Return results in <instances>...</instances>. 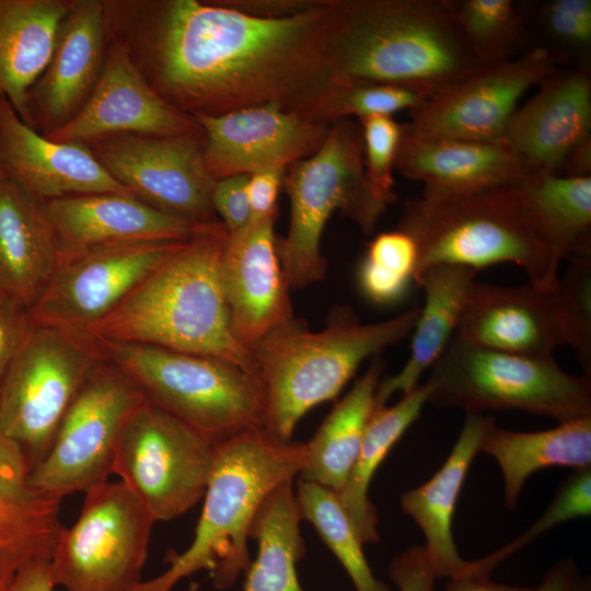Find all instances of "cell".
<instances>
[{
    "label": "cell",
    "mask_w": 591,
    "mask_h": 591,
    "mask_svg": "<svg viewBox=\"0 0 591 591\" xmlns=\"http://www.w3.org/2000/svg\"><path fill=\"white\" fill-rule=\"evenodd\" d=\"M107 33L169 104L217 116L277 104L309 119L333 84L326 60L332 0L287 18L222 1H104Z\"/></svg>",
    "instance_id": "obj_1"
},
{
    "label": "cell",
    "mask_w": 591,
    "mask_h": 591,
    "mask_svg": "<svg viewBox=\"0 0 591 591\" xmlns=\"http://www.w3.org/2000/svg\"><path fill=\"white\" fill-rule=\"evenodd\" d=\"M326 60L333 85L386 84L425 99L478 67L448 0H332Z\"/></svg>",
    "instance_id": "obj_2"
},
{
    "label": "cell",
    "mask_w": 591,
    "mask_h": 591,
    "mask_svg": "<svg viewBox=\"0 0 591 591\" xmlns=\"http://www.w3.org/2000/svg\"><path fill=\"white\" fill-rule=\"evenodd\" d=\"M228 231L221 222L197 231L107 316L85 333L100 343L148 345L257 367L233 335L221 280Z\"/></svg>",
    "instance_id": "obj_3"
},
{
    "label": "cell",
    "mask_w": 591,
    "mask_h": 591,
    "mask_svg": "<svg viewBox=\"0 0 591 591\" xmlns=\"http://www.w3.org/2000/svg\"><path fill=\"white\" fill-rule=\"evenodd\" d=\"M305 443L279 441L264 428L218 443L194 538L169 568L134 591H172L182 579L207 571L217 589L230 588L251 565L247 542L255 517L280 485L305 465Z\"/></svg>",
    "instance_id": "obj_4"
},
{
    "label": "cell",
    "mask_w": 591,
    "mask_h": 591,
    "mask_svg": "<svg viewBox=\"0 0 591 591\" xmlns=\"http://www.w3.org/2000/svg\"><path fill=\"white\" fill-rule=\"evenodd\" d=\"M419 308L373 323H360L351 311L337 308L322 331L312 332L294 318L255 344L251 352L265 390L268 434L291 441L300 419L335 398L367 358L412 333Z\"/></svg>",
    "instance_id": "obj_5"
},
{
    "label": "cell",
    "mask_w": 591,
    "mask_h": 591,
    "mask_svg": "<svg viewBox=\"0 0 591 591\" xmlns=\"http://www.w3.org/2000/svg\"><path fill=\"white\" fill-rule=\"evenodd\" d=\"M398 230L417 246L414 283L437 265L479 271L511 263L534 286L557 287L561 262L531 225L511 185L466 194L424 189L405 202Z\"/></svg>",
    "instance_id": "obj_6"
},
{
    "label": "cell",
    "mask_w": 591,
    "mask_h": 591,
    "mask_svg": "<svg viewBox=\"0 0 591 591\" xmlns=\"http://www.w3.org/2000/svg\"><path fill=\"white\" fill-rule=\"evenodd\" d=\"M283 188L290 223L287 235L277 240V251L288 285L296 289L325 277L321 241L334 212L370 234L389 207L366 177L361 128L352 119L332 123L312 155L288 165Z\"/></svg>",
    "instance_id": "obj_7"
},
{
    "label": "cell",
    "mask_w": 591,
    "mask_h": 591,
    "mask_svg": "<svg viewBox=\"0 0 591 591\" xmlns=\"http://www.w3.org/2000/svg\"><path fill=\"white\" fill-rule=\"evenodd\" d=\"M426 383L428 404L465 414L513 409L558 422L591 417V378L566 372L553 357L490 349L456 334Z\"/></svg>",
    "instance_id": "obj_8"
},
{
    "label": "cell",
    "mask_w": 591,
    "mask_h": 591,
    "mask_svg": "<svg viewBox=\"0 0 591 591\" xmlns=\"http://www.w3.org/2000/svg\"><path fill=\"white\" fill-rule=\"evenodd\" d=\"M146 397L220 442L264 428L266 395L259 379L219 358L148 345L97 341Z\"/></svg>",
    "instance_id": "obj_9"
},
{
    "label": "cell",
    "mask_w": 591,
    "mask_h": 591,
    "mask_svg": "<svg viewBox=\"0 0 591 591\" xmlns=\"http://www.w3.org/2000/svg\"><path fill=\"white\" fill-rule=\"evenodd\" d=\"M103 359L100 344L85 332L32 324L0 385V431L31 470L46 455L67 409Z\"/></svg>",
    "instance_id": "obj_10"
},
{
    "label": "cell",
    "mask_w": 591,
    "mask_h": 591,
    "mask_svg": "<svg viewBox=\"0 0 591 591\" xmlns=\"http://www.w3.org/2000/svg\"><path fill=\"white\" fill-rule=\"evenodd\" d=\"M78 520L63 529L49 560L66 591H134L143 580L154 519L119 482L86 490Z\"/></svg>",
    "instance_id": "obj_11"
},
{
    "label": "cell",
    "mask_w": 591,
    "mask_h": 591,
    "mask_svg": "<svg viewBox=\"0 0 591 591\" xmlns=\"http://www.w3.org/2000/svg\"><path fill=\"white\" fill-rule=\"evenodd\" d=\"M218 443L147 398L121 429L113 474L155 522L173 520L204 498Z\"/></svg>",
    "instance_id": "obj_12"
},
{
    "label": "cell",
    "mask_w": 591,
    "mask_h": 591,
    "mask_svg": "<svg viewBox=\"0 0 591 591\" xmlns=\"http://www.w3.org/2000/svg\"><path fill=\"white\" fill-rule=\"evenodd\" d=\"M146 399L140 386L104 357L67 409L46 455L31 470V484L61 500L107 482L121 429Z\"/></svg>",
    "instance_id": "obj_13"
},
{
    "label": "cell",
    "mask_w": 591,
    "mask_h": 591,
    "mask_svg": "<svg viewBox=\"0 0 591 591\" xmlns=\"http://www.w3.org/2000/svg\"><path fill=\"white\" fill-rule=\"evenodd\" d=\"M84 143L116 181L152 208L194 227L221 222L211 204L216 179L205 163L202 132L123 135Z\"/></svg>",
    "instance_id": "obj_14"
},
{
    "label": "cell",
    "mask_w": 591,
    "mask_h": 591,
    "mask_svg": "<svg viewBox=\"0 0 591 591\" xmlns=\"http://www.w3.org/2000/svg\"><path fill=\"white\" fill-rule=\"evenodd\" d=\"M185 242L111 244L60 259L46 290L28 309L32 324L85 332L115 310Z\"/></svg>",
    "instance_id": "obj_15"
},
{
    "label": "cell",
    "mask_w": 591,
    "mask_h": 591,
    "mask_svg": "<svg viewBox=\"0 0 591 591\" xmlns=\"http://www.w3.org/2000/svg\"><path fill=\"white\" fill-rule=\"evenodd\" d=\"M544 46L478 66L409 111L415 132L473 141H500L521 99L560 66Z\"/></svg>",
    "instance_id": "obj_16"
},
{
    "label": "cell",
    "mask_w": 591,
    "mask_h": 591,
    "mask_svg": "<svg viewBox=\"0 0 591 591\" xmlns=\"http://www.w3.org/2000/svg\"><path fill=\"white\" fill-rule=\"evenodd\" d=\"M192 117L201 129L205 163L216 181L287 169L312 155L329 129L328 124L310 120L277 104Z\"/></svg>",
    "instance_id": "obj_17"
},
{
    "label": "cell",
    "mask_w": 591,
    "mask_h": 591,
    "mask_svg": "<svg viewBox=\"0 0 591 591\" xmlns=\"http://www.w3.org/2000/svg\"><path fill=\"white\" fill-rule=\"evenodd\" d=\"M198 132L201 129L195 119L162 99L125 48L108 37L101 74L89 99L72 119L46 137L59 142H89L123 135Z\"/></svg>",
    "instance_id": "obj_18"
},
{
    "label": "cell",
    "mask_w": 591,
    "mask_h": 591,
    "mask_svg": "<svg viewBox=\"0 0 591 591\" xmlns=\"http://www.w3.org/2000/svg\"><path fill=\"white\" fill-rule=\"evenodd\" d=\"M455 334L486 348L537 358H551L559 346L569 345L556 288L531 282L502 286L475 280Z\"/></svg>",
    "instance_id": "obj_19"
},
{
    "label": "cell",
    "mask_w": 591,
    "mask_h": 591,
    "mask_svg": "<svg viewBox=\"0 0 591 591\" xmlns=\"http://www.w3.org/2000/svg\"><path fill=\"white\" fill-rule=\"evenodd\" d=\"M107 44L104 1L72 0L51 58L27 93L22 120L47 136L72 119L99 80Z\"/></svg>",
    "instance_id": "obj_20"
},
{
    "label": "cell",
    "mask_w": 591,
    "mask_h": 591,
    "mask_svg": "<svg viewBox=\"0 0 591 591\" xmlns=\"http://www.w3.org/2000/svg\"><path fill=\"white\" fill-rule=\"evenodd\" d=\"M276 219L253 220L243 230L228 233L222 252L221 280L231 329L250 350L296 318L277 251Z\"/></svg>",
    "instance_id": "obj_21"
},
{
    "label": "cell",
    "mask_w": 591,
    "mask_h": 591,
    "mask_svg": "<svg viewBox=\"0 0 591 591\" xmlns=\"http://www.w3.org/2000/svg\"><path fill=\"white\" fill-rule=\"evenodd\" d=\"M0 161L8 177L44 202L77 195L131 194L84 142L47 138L26 125L4 97H0Z\"/></svg>",
    "instance_id": "obj_22"
},
{
    "label": "cell",
    "mask_w": 591,
    "mask_h": 591,
    "mask_svg": "<svg viewBox=\"0 0 591 591\" xmlns=\"http://www.w3.org/2000/svg\"><path fill=\"white\" fill-rule=\"evenodd\" d=\"M591 138V72L557 68L512 115L502 140L532 171L556 173L568 152Z\"/></svg>",
    "instance_id": "obj_23"
},
{
    "label": "cell",
    "mask_w": 591,
    "mask_h": 591,
    "mask_svg": "<svg viewBox=\"0 0 591 591\" xmlns=\"http://www.w3.org/2000/svg\"><path fill=\"white\" fill-rule=\"evenodd\" d=\"M54 228L59 260L111 244L187 241L206 227L170 217L131 194H88L44 202Z\"/></svg>",
    "instance_id": "obj_24"
},
{
    "label": "cell",
    "mask_w": 591,
    "mask_h": 591,
    "mask_svg": "<svg viewBox=\"0 0 591 591\" xmlns=\"http://www.w3.org/2000/svg\"><path fill=\"white\" fill-rule=\"evenodd\" d=\"M395 169L424 189L466 194L512 185L531 172L503 141L422 135L403 125Z\"/></svg>",
    "instance_id": "obj_25"
},
{
    "label": "cell",
    "mask_w": 591,
    "mask_h": 591,
    "mask_svg": "<svg viewBox=\"0 0 591 591\" xmlns=\"http://www.w3.org/2000/svg\"><path fill=\"white\" fill-rule=\"evenodd\" d=\"M21 450L0 431V584L30 564L49 561L61 532L60 500L37 490Z\"/></svg>",
    "instance_id": "obj_26"
},
{
    "label": "cell",
    "mask_w": 591,
    "mask_h": 591,
    "mask_svg": "<svg viewBox=\"0 0 591 591\" xmlns=\"http://www.w3.org/2000/svg\"><path fill=\"white\" fill-rule=\"evenodd\" d=\"M44 201L5 174L0 177V292L32 308L59 264Z\"/></svg>",
    "instance_id": "obj_27"
},
{
    "label": "cell",
    "mask_w": 591,
    "mask_h": 591,
    "mask_svg": "<svg viewBox=\"0 0 591 591\" xmlns=\"http://www.w3.org/2000/svg\"><path fill=\"white\" fill-rule=\"evenodd\" d=\"M493 417L466 414L461 432L442 466L426 483L405 491L401 509L421 530L425 551L437 578L451 579L467 571L452 523L468 470L479 452L482 434Z\"/></svg>",
    "instance_id": "obj_28"
},
{
    "label": "cell",
    "mask_w": 591,
    "mask_h": 591,
    "mask_svg": "<svg viewBox=\"0 0 591 591\" xmlns=\"http://www.w3.org/2000/svg\"><path fill=\"white\" fill-rule=\"evenodd\" d=\"M477 270L451 265H437L424 270L415 285L425 292V302L412 331L410 354L404 367L394 375L381 379L376 407L396 393L415 389L420 376L439 359L454 336Z\"/></svg>",
    "instance_id": "obj_29"
},
{
    "label": "cell",
    "mask_w": 591,
    "mask_h": 591,
    "mask_svg": "<svg viewBox=\"0 0 591 591\" xmlns=\"http://www.w3.org/2000/svg\"><path fill=\"white\" fill-rule=\"evenodd\" d=\"M479 452L497 462L503 477L505 507L515 510L533 473L551 466L591 467V417L540 431L505 429L491 418L482 434Z\"/></svg>",
    "instance_id": "obj_30"
},
{
    "label": "cell",
    "mask_w": 591,
    "mask_h": 591,
    "mask_svg": "<svg viewBox=\"0 0 591 591\" xmlns=\"http://www.w3.org/2000/svg\"><path fill=\"white\" fill-rule=\"evenodd\" d=\"M72 0H0V97L23 119L30 89L45 71Z\"/></svg>",
    "instance_id": "obj_31"
},
{
    "label": "cell",
    "mask_w": 591,
    "mask_h": 591,
    "mask_svg": "<svg viewBox=\"0 0 591 591\" xmlns=\"http://www.w3.org/2000/svg\"><path fill=\"white\" fill-rule=\"evenodd\" d=\"M525 217L560 262L591 254V176L532 171L511 185Z\"/></svg>",
    "instance_id": "obj_32"
},
{
    "label": "cell",
    "mask_w": 591,
    "mask_h": 591,
    "mask_svg": "<svg viewBox=\"0 0 591 591\" xmlns=\"http://www.w3.org/2000/svg\"><path fill=\"white\" fill-rule=\"evenodd\" d=\"M383 364L374 357L305 443V465L299 479L312 482L338 494L354 466L369 418L376 407L375 393Z\"/></svg>",
    "instance_id": "obj_33"
},
{
    "label": "cell",
    "mask_w": 591,
    "mask_h": 591,
    "mask_svg": "<svg viewBox=\"0 0 591 591\" xmlns=\"http://www.w3.org/2000/svg\"><path fill=\"white\" fill-rule=\"evenodd\" d=\"M428 395V384H418L393 406L375 407L369 418L357 459L337 494L363 544L379 541L378 513L369 498L373 476L392 448L420 417Z\"/></svg>",
    "instance_id": "obj_34"
},
{
    "label": "cell",
    "mask_w": 591,
    "mask_h": 591,
    "mask_svg": "<svg viewBox=\"0 0 591 591\" xmlns=\"http://www.w3.org/2000/svg\"><path fill=\"white\" fill-rule=\"evenodd\" d=\"M301 515L293 480L276 488L258 510L251 531L257 554L248 569L242 591H304L297 565L305 553L300 531ZM193 584L188 591H196Z\"/></svg>",
    "instance_id": "obj_35"
},
{
    "label": "cell",
    "mask_w": 591,
    "mask_h": 591,
    "mask_svg": "<svg viewBox=\"0 0 591 591\" xmlns=\"http://www.w3.org/2000/svg\"><path fill=\"white\" fill-rule=\"evenodd\" d=\"M301 520L312 524L335 555L356 591H391L376 579L363 553V543L335 491L299 479L294 489Z\"/></svg>",
    "instance_id": "obj_36"
},
{
    "label": "cell",
    "mask_w": 591,
    "mask_h": 591,
    "mask_svg": "<svg viewBox=\"0 0 591 591\" xmlns=\"http://www.w3.org/2000/svg\"><path fill=\"white\" fill-rule=\"evenodd\" d=\"M457 28L478 66L518 57L528 33L525 14L512 0H448Z\"/></svg>",
    "instance_id": "obj_37"
},
{
    "label": "cell",
    "mask_w": 591,
    "mask_h": 591,
    "mask_svg": "<svg viewBox=\"0 0 591 591\" xmlns=\"http://www.w3.org/2000/svg\"><path fill=\"white\" fill-rule=\"evenodd\" d=\"M417 246L404 231L378 234L369 244L358 271L360 290L375 304H393L414 282Z\"/></svg>",
    "instance_id": "obj_38"
},
{
    "label": "cell",
    "mask_w": 591,
    "mask_h": 591,
    "mask_svg": "<svg viewBox=\"0 0 591 591\" xmlns=\"http://www.w3.org/2000/svg\"><path fill=\"white\" fill-rule=\"evenodd\" d=\"M425 100L412 90L394 85H332L317 100L309 119L331 125L350 117L392 116L403 109L412 111Z\"/></svg>",
    "instance_id": "obj_39"
},
{
    "label": "cell",
    "mask_w": 591,
    "mask_h": 591,
    "mask_svg": "<svg viewBox=\"0 0 591 591\" xmlns=\"http://www.w3.org/2000/svg\"><path fill=\"white\" fill-rule=\"evenodd\" d=\"M591 513V467L575 470L560 485L545 511L525 531L495 552L470 561L474 571L491 575L501 561L529 545L548 530Z\"/></svg>",
    "instance_id": "obj_40"
},
{
    "label": "cell",
    "mask_w": 591,
    "mask_h": 591,
    "mask_svg": "<svg viewBox=\"0 0 591 591\" xmlns=\"http://www.w3.org/2000/svg\"><path fill=\"white\" fill-rule=\"evenodd\" d=\"M541 31L549 43L545 47L560 61L575 58L577 67L590 69L591 1L551 0L537 13Z\"/></svg>",
    "instance_id": "obj_41"
},
{
    "label": "cell",
    "mask_w": 591,
    "mask_h": 591,
    "mask_svg": "<svg viewBox=\"0 0 591 591\" xmlns=\"http://www.w3.org/2000/svg\"><path fill=\"white\" fill-rule=\"evenodd\" d=\"M567 260L556 291L569 328V346L583 375L591 378V259L576 256Z\"/></svg>",
    "instance_id": "obj_42"
},
{
    "label": "cell",
    "mask_w": 591,
    "mask_h": 591,
    "mask_svg": "<svg viewBox=\"0 0 591 591\" xmlns=\"http://www.w3.org/2000/svg\"><path fill=\"white\" fill-rule=\"evenodd\" d=\"M366 177L374 193L389 206L396 200L393 170L403 135V125L392 116L359 119Z\"/></svg>",
    "instance_id": "obj_43"
},
{
    "label": "cell",
    "mask_w": 591,
    "mask_h": 591,
    "mask_svg": "<svg viewBox=\"0 0 591 591\" xmlns=\"http://www.w3.org/2000/svg\"><path fill=\"white\" fill-rule=\"evenodd\" d=\"M248 175L237 174L217 179L211 194L213 211L228 233L243 230L252 222L246 185Z\"/></svg>",
    "instance_id": "obj_44"
},
{
    "label": "cell",
    "mask_w": 591,
    "mask_h": 591,
    "mask_svg": "<svg viewBox=\"0 0 591 591\" xmlns=\"http://www.w3.org/2000/svg\"><path fill=\"white\" fill-rule=\"evenodd\" d=\"M31 327L28 308L0 292V385Z\"/></svg>",
    "instance_id": "obj_45"
},
{
    "label": "cell",
    "mask_w": 591,
    "mask_h": 591,
    "mask_svg": "<svg viewBox=\"0 0 591 591\" xmlns=\"http://www.w3.org/2000/svg\"><path fill=\"white\" fill-rule=\"evenodd\" d=\"M389 577L398 591H433L437 579L424 546L409 547L394 557Z\"/></svg>",
    "instance_id": "obj_46"
},
{
    "label": "cell",
    "mask_w": 591,
    "mask_h": 591,
    "mask_svg": "<svg viewBox=\"0 0 591 591\" xmlns=\"http://www.w3.org/2000/svg\"><path fill=\"white\" fill-rule=\"evenodd\" d=\"M286 169H271L248 175L246 192L252 221L278 216V196L283 187Z\"/></svg>",
    "instance_id": "obj_47"
},
{
    "label": "cell",
    "mask_w": 591,
    "mask_h": 591,
    "mask_svg": "<svg viewBox=\"0 0 591 591\" xmlns=\"http://www.w3.org/2000/svg\"><path fill=\"white\" fill-rule=\"evenodd\" d=\"M224 4L259 18H287L314 8L320 0H223Z\"/></svg>",
    "instance_id": "obj_48"
},
{
    "label": "cell",
    "mask_w": 591,
    "mask_h": 591,
    "mask_svg": "<svg viewBox=\"0 0 591 591\" xmlns=\"http://www.w3.org/2000/svg\"><path fill=\"white\" fill-rule=\"evenodd\" d=\"M587 578L581 576L577 561L571 557L558 560L533 591H582Z\"/></svg>",
    "instance_id": "obj_49"
},
{
    "label": "cell",
    "mask_w": 591,
    "mask_h": 591,
    "mask_svg": "<svg viewBox=\"0 0 591 591\" xmlns=\"http://www.w3.org/2000/svg\"><path fill=\"white\" fill-rule=\"evenodd\" d=\"M490 576L468 567L465 573L449 579L447 591H533V588L529 587L495 582Z\"/></svg>",
    "instance_id": "obj_50"
},
{
    "label": "cell",
    "mask_w": 591,
    "mask_h": 591,
    "mask_svg": "<svg viewBox=\"0 0 591 591\" xmlns=\"http://www.w3.org/2000/svg\"><path fill=\"white\" fill-rule=\"evenodd\" d=\"M11 588L12 591H54L49 561H36L21 569Z\"/></svg>",
    "instance_id": "obj_51"
},
{
    "label": "cell",
    "mask_w": 591,
    "mask_h": 591,
    "mask_svg": "<svg viewBox=\"0 0 591 591\" xmlns=\"http://www.w3.org/2000/svg\"><path fill=\"white\" fill-rule=\"evenodd\" d=\"M563 176H591V138L572 148L556 172Z\"/></svg>",
    "instance_id": "obj_52"
},
{
    "label": "cell",
    "mask_w": 591,
    "mask_h": 591,
    "mask_svg": "<svg viewBox=\"0 0 591 591\" xmlns=\"http://www.w3.org/2000/svg\"><path fill=\"white\" fill-rule=\"evenodd\" d=\"M582 591H591V583H590V579L588 578L584 586H583V589Z\"/></svg>",
    "instance_id": "obj_53"
},
{
    "label": "cell",
    "mask_w": 591,
    "mask_h": 591,
    "mask_svg": "<svg viewBox=\"0 0 591 591\" xmlns=\"http://www.w3.org/2000/svg\"><path fill=\"white\" fill-rule=\"evenodd\" d=\"M0 591H12L11 586L0 584Z\"/></svg>",
    "instance_id": "obj_54"
},
{
    "label": "cell",
    "mask_w": 591,
    "mask_h": 591,
    "mask_svg": "<svg viewBox=\"0 0 591 591\" xmlns=\"http://www.w3.org/2000/svg\"><path fill=\"white\" fill-rule=\"evenodd\" d=\"M5 173H4V170H3V166L1 164V161H0V177L3 176Z\"/></svg>",
    "instance_id": "obj_55"
}]
</instances>
